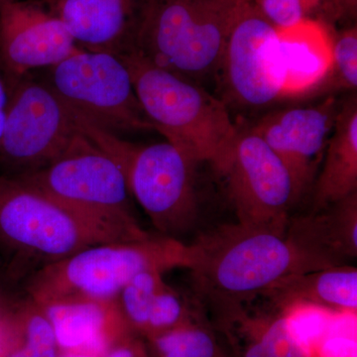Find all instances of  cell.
Wrapping results in <instances>:
<instances>
[{
  "instance_id": "9c48e42d",
  "label": "cell",
  "mask_w": 357,
  "mask_h": 357,
  "mask_svg": "<svg viewBox=\"0 0 357 357\" xmlns=\"http://www.w3.org/2000/svg\"><path fill=\"white\" fill-rule=\"evenodd\" d=\"M8 91L0 174L24 175L60 156L83 128L74 112L33 73Z\"/></svg>"
},
{
  "instance_id": "1f68e13d",
  "label": "cell",
  "mask_w": 357,
  "mask_h": 357,
  "mask_svg": "<svg viewBox=\"0 0 357 357\" xmlns=\"http://www.w3.org/2000/svg\"><path fill=\"white\" fill-rule=\"evenodd\" d=\"M14 0H0V7L3 6L4 4L9 3V2H13Z\"/></svg>"
},
{
  "instance_id": "83f0119b",
  "label": "cell",
  "mask_w": 357,
  "mask_h": 357,
  "mask_svg": "<svg viewBox=\"0 0 357 357\" xmlns=\"http://www.w3.org/2000/svg\"><path fill=\"white\" fill-rule=\"evenodd\" d=\"M9 307L7 306L6 301L3 299L1 292H0V335H1L2 326H3L4 319H6Z\"/></svg>"
},
{
  "instance_id": "6da1fadb",
  "label": "cell",
  "mask_w": 357,
  "mask_h": 357,
  "mask_svg": "<svg viewBox=\"0 0 357 357\" xmlns=\"http://www.w3.org/2000/svg\"><path fill=\"white\" fill-rule=\"evenodd\" d=\"M191 271L199 295L211 304L236 307L266 292L292 275L325 269L285 234L225 225L195 243Z\"/></svg>"
},
{
  "instance_id": "7a4b0ae2",
  "label": "cell",
  "mask_w": 357,
  "mask_h": 357,
  "mask_svg": "<svg viewBox=\"0 0 357 357\" xmlns=\"http://www.w3.org/2000/svg\"><path fill=\"white\" fill-rule=\"evenodd\" d=\"M121 59L155 131L197 165L208 163L222 173L239 134L227 103L203 86L151 64L139 54Z\"/></svg>"
},
{
  "instance_id": "9a60e30c",
  "label": "cell",
  "mask_w": 357,
  "mask_h": 357,
  "mask_svg": "<svg viewBox=\"0 0 357 357\" xmlns=\"http://www.w3.org/2000/svg\"><path fill=\"white\" fill-rule=\"evenodd\" d=\"M50 321L59 349L105 357L130 326L119 301L70 298L38 304Z\"/></svg>"
},
{
  "instance_id": "277c9868",
  "label": "cell",
  "mask_w": 357,
  "mask_h": 357,
  "mask_svg": "<svg viewBox=\"0 0 357 357\" xmlns=\"http://www.w3.org/2000/svg\"><path fill=\"white\" fill-rule=\"evenodd\" d=\"M17 177L76 211L115 241L151 236L134 215L123 168L84 128L48 165Z\"/></svg>"
},
{
  "instance_id": "4fadbf2b",
  "label": "cell",
  "mask_w": 357,
  "mask_h": 357,
  "mask_svg": "<svg viewBox=\"0 0 357 357\" xmlns=\"http://www.w3.org/2000/svg\"><path fill=\"white\" fill-rule=\"evenodd\" d=\"M338 105L335 96H326L314 105L270 112L250 128L287 167L297 201L316 180Z\"/></svg>"
},
{
  "instance_id": "52a82bcc",
  "label": "cell",
  "mask_w": 357,
  "mask_h": 357,
  "mask_svg": "<svg viewBox=\"0 0 357 357\" xmlns=\"http://www.w3.org/2000/svg\"><path fill=\"white\" fill-rule=\"evenodd\" d=\"M40 77L79 119L105 132L155 131L124 61L79 49Z\"/></svg>"
},
{
  "instance_id": "484cf974",
  "label": "cell",
  "mask_w": 357,
  "mask_h": 357,
  "mask_svg": "<svg viewBox=\"0 0 357 357\" xmlns=\"http://www.w3.org/2000/svg\"><path fill=\"white\" fill-rule=\"evenodd\" d=\"M187 302L177 291L164 283L157 293L150 311L145 333L152 337L184 325Z\"/></svg>"
},
{
  "instance_id": "44dd1931",
  "label": "cell",
  "mask_w": 357,
  "mask_h": 357,
  "mask_svg": "<svg viewBox=\"0 0 357 357\" xmlns=\"http://www.w3.org/2000/svg\"><path fill=\"white\" fill-rule=\"evenodd\" d=\"M258 10L277 29L301 21H318L332 27L351 13L347 0H252Z\"/></svg>"
},
{
  "instance_id": "f546056e",
  "label": "cell",
  "mask_w": 357,
  "mask_h": 357,
  "mask_svg": "<svg viewBox=\"0 0 357 357\" xmlns=\"http://www.w3.org/2000/svg\"><path fill=\"white\" fill-rule=\"evenodd\" d=\"M347 4H349V9H351V13L356 9L357 0H347Z\"/></svg>"
},
{
  "instance_id": "d4e9b609",
  "label": "cell",
  "mask_w": 357,
  "mask_h": 357,
  "mask_svg": "<svg viewBox=\"0 0 357 357\" xmlns=\"http://www.w3.org/2000/svg\"><path fill=\"white\" fill-rule=\"evenodd\" d=\"M314 352L294 333L287 314L268 326L262 337L249 347L245 357H312Z\"/></svg>"
},
{
  "instance_id": "8992f818",
  "label": "cell",
  "mask_w": 357,
  "mask_h": 357,
  "mask_svg": "<svg viewBox=\"0 0 357 357\" xmlns=\"http://www.w3.org/2000/svg\"><path fill=\"white\" fill-rule=\"evenodd\" d=\"M107 243L116 241L23 178L0 174V248L14 260L44 266Z\"/></svg>"
},
{
  "instance_id": "5b68a950",
  "label": "cell",
  "mask_w": 357,
  "mask_h": 357,
  "mask_svg": "<svg viewBox=\"0 0 357 357\" xmlns=\"http://www.w3.org/2000/svg\"><path fill=\"white\" fill-rule=\"evenodd\" d=\"M244 4L152 0L135 53L202 86L206 79H217L230 29Z\"/></svg>"
},
{
  "instance_id": "8fae6325",
  "label": "cell",
  "mask_w": 357,
  "mask_h": 357,
  "mask_svg": "<svg viewBox=\"0 0 357 357\" xmlns=\"http://www.w3.org/2000/svg\"><path fill=\"white\" fill-rule=\"evenodd\" d=\"M217 79L231 103L261 109L283 98L284 72L277 28L252 3L239 9Z\"/></svg>"
},
{
  "instance_id": "cb8c5ba5",
  "label": "cell",
  "mask_w": 357,
  "mask_h": 357,
  "mask_svg": "<svg viewBox=\"0 0 357 357\" xmlns=\"http://www.w3.org/2000/svg\"><path fill=\"white\" fill-rule=\"evenodd\" d=\"M152 338L160 357L215 356L213 338L199 328L183 325Z\"/></svg>"
},
{
  "instance_id": "4316f807",
  "label": "cell",
  "mask_w": 357,
  "mask_h": 357,
  "mask_svg": "<svg viewBox=\"0 0 357 357\" xmlns=\"http://www.w3.org/2000/svg\"><path fill=\"white\" fill-rule=\"evenodd\" d=\"M9 91L3 77L0 75V141L6 126L7 105H8Z\"/></svg>"
},
{
  "instance_id": "2e32d148",
  "label": "cell",
  "mask_w": 357,
  "mask_h": 357,
  "mask_svg": "<svg viewBox=\"0 0 357 357\" xmlns=\"http://www.w3.org/2000/svg\"><path fill=\"white\" fill-rule=\"evenodd\" d=\"M286 236L324 266L357 256V192L323 210L289 220Z\"/></svg>"
},
{
  "instance_id": "7402d4cb",
  "label": "cell",
  "mask_w": 357,
  "mask_h": 357,
  "mask_svg": "<svg viewBox=\"0 0 357 357\" xmlns=\"http://www.w3.org/2000/svg\"><path fill=\"white\" fill-rule=\"evenodd\" d=\"M356 89L357 30L354 26L333 36L331 69L307 98H326L340 91L356 93Z\"/></svg>"
},
{
  "instance_id": "603a6c76",
  "label": "cell",
  "mask_w": 357,
  "mask_h": 357,
  "mask_svg": "<svg viewBox=\"0 0 357 357\" xmlns=\"http://www.w3.org/2000/svg\"><path fill=\"white\" fill-rule=\"evenodd\" d=\"M159 271H147L138 274L129 282L117 301L124 318L130 328L146 330L152 305L165 281Z\"/></svg>"
},
{
  "instance_id": "ac0fdd59",
  "label": "cell",
  "mask_w": 357,
  "mask_h": 357,
  "mask_svg": "<svg viewBox=\"0 0 357 357\" xmlns=\"http://www.w3.org/2000/svg\"><path fill=\"white\" fill-rule=\"evenodd\" d=\"M312 211L323 210L357 192V98L338 105L321 168L314 183Z\"/></svg>"
},
{
  "instance_id": "30bf717a",
  "label": "cell",
  "mask_w": 357,
  "mask_h": 357,
  "mask_svg": "<svg viewBox=\"0 0 357 357\" xmlns=\"http://www.w3.org/2000/svg\"><path fill=\"white\" fill-rule=\"evenodd\" d=\"M244 227L285 234L290 210L297 202L287 167L266 143L248 129L239 130L229 162L222 171Z\"/></svg>"
},
{
  "instance_id": "e0dca14e",
  "label": "cell",
  "mask_w": 357,
  "mask_h": 357,
  "mask_svg": "<svg viewBox=\"0 0 357 357\" xmlns=\"http://www.w3.org/2000/svg\"><path fill=\"white\" fill-rule=\"evenodd\" d=\"M277 34L284 72L283 98H307L332 66L331 27L305 20L277 29Z\"/></svg>"
},
{
  "instance_id": "d6986e66",
  "label": "cell",
  "mask_w": 357,
  "mask_h": 357,
  "mask_svg": "<svg viewBox=\"0 0 357 357\" xmlns=\"http://www.w3.org/2000/svg\"><path fill=\"white\" fill-rule=\"evenodd\" d=\"M262 295L284 311L297 305H311L332 314H356L357 269L344 264L292 275Z\"/></svg>"
},
{
  "instance_id": "5bb4252c",
  "label": "cell",
  "mask_w": 357,
  "mask_h": 357,
  "mask_svg": "<svg viewBox=\"0 0 357 357\" xmlns=\"http://www.w3.org/2000/svg\"><path fill=\"white\" fill-rule=\"evenodd\" d=\"M83 50L135 53L152 0H45Z\"/></svg>"
},
{
  "instance_id": "ba28073f",
  "label": "cell",
  "mask_w": 357,
  "mask_h": 357,
  "mask_svg": "<svg viewBox=\"0 0 357 357\" xmlns=\"http://www.w3.org/2000/svg\"><path fill=\"white\" fill-rule=\"evenodd\" d=\"M107 151L123 168L131 196L163 236L176 238L191 229L199 215L197 164L168 141L141 147L114 137Z\"/></svg>"
},
{
  "instance_id": "7c38bea8",
  "label": "cell",
  "mask_w": 357,
  "mask_h": 357,
  "mask_svg": "<svg viewBox=\"0 0 357 357\" xmlns=\"http://www.w3.org/2000/svg\"><path fill=\"white\" fill-rule=\"evenodd\" d=\"M79 49L45 0H14L0 7V75L7 89Z\"/></svg>"
},
{
  "instance_id": "f1b7e54d",
  "label": "cell",
  "mask_w": 357,
  "mask_h": 357,
  "mask_svg": "<svg viewBox=\"0 0 357 357\" xmlns=\"http://www.w3.org/2000/svg\"><path fill=\"white\" fill-rule=\"evenodd\" d=\"M59 357H100L95 354H86V352H62Z\"/></svg>"
},
{
  "instance_id": "ffe728a7",
  "label": "cell",
  "mask_w": 357,
  "mask_h": 357,
  "mask_svg": "<svg viewBox=\"0 0 357 357\" xmlns=\"http://www.w3.org/2000/svg\"><path fill=\"white\" fill-rule=\"evenodd\" d=\"M50 321L40 310L26 312L0 338V357H59Z\"/></svg>"
},
{
  "instance_id": "3957f363",
  "label": "cell",
  "mask_w": 357,
  "mask_h": 357,
  "mask_svg": "<svg viewBox=\"0 0 357 357\" xmlns=\"http://www.w3.org/2000/svg\"><path fill=\"white\" fill-rule=\"evenodd\" d=\"M196 244L172 237L96 244L44 265L30 277L26 292L37 304L70 298L116 300L138 274L195 266Z\"/></svg>"
},
{
  "instance_id": "4dcf8cb0",
  "label": "cell",
  "mask_w": 357,
  "mask_h": 357,
  "mask_svg": "<svg viewBox=\"0 0 357 357\" xmlns=\"http://www.w3.org/2000/svg\"><path fill=\"white\" fill-rule=\"evenodd\" d=\"M232 1L236 2L237 4H244L248 3V2H252V0H232Z\"/></svg>"
}]
</instances>
